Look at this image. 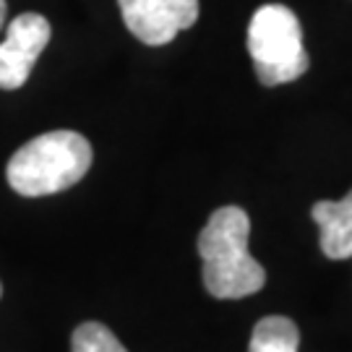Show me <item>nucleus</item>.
Returning <instances> with one entry per match:
<instances>
[{"mask_svg":"<svg viewBox=\"0 0 352 352\" xmlns=\"http://www.w3.org/2000/svg\"><path fill=\"white\" fill-rule=\"evenodd\" d=\"M251 217L240 206H222L199 235L204 287L219 300H240L266 285V272L248 253Z\"/></svg>","mask_w":352,"mask_h":352,"instance_id":"nucleus-1","label":"nucleus"},{"mask_svg":"<svg viewBox=\"0 0 352 352\" xmlns=\"http://www.w3.org/2000/svg\"><path fill=\"white\" fill-rule=\"evenodd\" d=\"M91 144L76 131H50L26 141L6 167L8 186L26 199L52 196L76 186L91 167Z\"/></svg>","mask_w":352,"mask_h":352,"instance_id":"nucleus-2","label":"nucleus"},{"mask_svg":"<svg viewBox=\"0 0 352 352\" xmlns=\"http://www.w3.org/2000/svg\"><path fill=\"white\" fill-rule=\"evenodd\" d=\"M248 52L264 87L298 81L311 65L302 47L300 19L282 3H269L253 13L248 24Z\"/></svg>","mask_w":352,"mask_h":352,"instance_id":"nucleus-3","label":"nucleus"},{"mask_svg":"<svg viewBox=\"0 0 352 352\" xmlns=\"http://www.w3.org/2000/svg\"><path fill=\"white\" fill-rule=\"evenodd\" d=\"M131 34L144 45L162 47L199 21V0H118Z\"/></svg>","mask_w":352,"mask_h":352,"instance_id":"nucleus-4","label":"nucleus"},{"mask_svg":"<svg viewBox=\"0 0 352 352\" xmlns=\"http://www.w3.org/2000/svg\"><path fill=\"white\" fill-rule=\"evenodd\" d=\"M50 34V21L39 13H21L13 19L0 45V89L13 91L24 87Z\"/></svg>","mask_w":352,"mask_h":352,"instance_id":"nucleus-5","label":"nucleus"},{"mask_svg":"<svg viewBox=\"0 0 352 352\" xmlns=\"http://www.w3.org/2000/svg\"><path fill=\"white\" fill-rule=\"evenodd\" d=\"M311 217L321 230V251L331 261L352 256V190L340 201H316Z\"/></svg>","mask_w":352,"mask_h":352,"instance_id":"nucleus-6","label":"nucleus"},{"mask_svg":"<svg viewBox=\"0 0 352 352\" xmlns=\"http://www.w3.org/2000/svg\"><path fill=\"white\" fill-rule=\"evenodd\" d=\"M300 329L287 316H266L251 334L248 352H298Z\"/></svg>","mask_w":352,"mask_h":352,"instance_id":"nucleus-7","label":"nucleus"},{"mask_svg":"<svg viewBox=\"0 0 352 352\" xmlns=\"http://www.w3.org/2000/svg\"><path fill=\"white\" fill-rule=\"evenodd\" d=\"M71 352H128L120 340L100 321H87L76 327L71 337Z\"/></svg>","mask_w":352,"mask_h":352,"instance_id":"nucleus-8","label":"nucleus"},{"mask_svg":"<svg viewBox=\"0 0 352 352\" xmlns=\"http://www.w3.org/2000/svg\"><path fill=\"white\" fill-rule=\"evenodd\" d=\"M6 11H8V6H6V0H0V26L6 24Z\"/></svg>","mask_w":352,"mask_h":352,"instance_id":"nucleus-9","label":"nucleus"},{"mask_svg":"<svg viewBox=\"0 0 352 352\" xmlns=\"http://www.w3.org/2000/svg\"><path fill=\"white\" fill-rule=\"evenodd\" d=\"M0 295H3V285H0Z\"/></svg>","mask_w":352,"mask_h":352,"instance_id":"nucleus-10","label":"nucleus"}]
</instances>
